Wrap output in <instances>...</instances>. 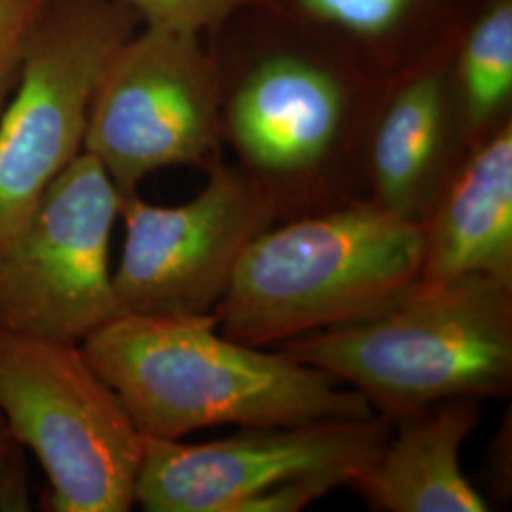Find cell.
<instances>
[{"instance_id": "cell-1", "label": "cell", "mask_w": 512, "mask_h": 512, "mask_svg": "<svg viewBox=\"0 0 512 512\" xmlns=\"http://www.w3.org/2000/svg\"><path fill=\"white\" fill-rule=\"evenodd\" d=\"M205 40L222 147L279 219L361 198V137L378 80L275 8H245Z\"/></svg>"}, {"instance_id": "cell-2", "label": "cell", "mask_w": 512, "mask_h": 512, "mask_svg": "<svg viewBox=\"0 0 512 512\" xmlns=\"http://www.w3.org/2000/svg\"><path fill=\"white\" fill-rule=\"evenodd\" d=\"M217 329L215 313H120L80 348L152 439L181 440L219 425L281 427L378 414L329 372Z\"/></svg>"}, {"instance_id": "cell-3", "label": "cell", "mask_w": 512, "mask_h": 512, "mask_svg": "<svg viewBox=\"0 0 512 512\" xmlns=\"http://www.w3.org/2000/svg\"><path fill=\"white\" fill-rule=\"evenodd\" d=\"M421 266V224L351 198L260 232L213 313L232 340L281 346L385 310Z\"/></svg>"}, {"instance_id": "cell-4", "label": "cell", "mask_w": 512, "mask_h": 512, "mask_svg": "<svg viewBox=\"0 0 512 512\" xmlns=\"http://www.w3.org/2000/svg\"><path fill=\"white\" fill-rule=\"evenodd\" d=\"M279 349L357 389L395 421L454 399L512 391V283L463 275L410 293L361 321Z\"/></svg>"}, {"instance_id": "cell-5", "label": "cell", "mask_w": 512, "mask_h": 512, "mask_svg": "<svg viewBox=\"0 0 512 512\" xmlns=\"http://www.w3.org/2000/svg\"><path fill=\"white\" fill-rule=\"evenodd\" d=\"M0 418L33 452L55 512H128L145 435L80 344L0 330Z\"/></svg>"}, {"instance_id": "cell-6", "label": "cell", "mask_w": 512, "mask_h": 512, "mask_svg": "<svg viewBox=\"0 0 512 512\" xmlns=\"http://www.w3.org/2000/svg\"><path fill=\"white\" fill-rule=\"evenodd\" d=\"M143 21L124 0H48L0 114V243L84 150L93 93Z\"/></svg>"}, {"instance_id": "cell-7", "label": "cell", "mask_w": 512, "mask_h": 512, "mask_svg": "<svg viewBox=\"0 0 512 512\" xmlns=\"http://www.w3.org/2000/svg\"><path fill=\"white\" fill-rule=\"evenodd\" d=\"M219 84L205 35L141 25L112 54L93 93L84 152L122 198L167 167L222 160Z\"/></svg>"}, {"instance_id": "cell-8", "label": "cell", "mask_w": 512, "mask_h": 512, "mask_svg": "<svg viewBox=\"0 0 512 512\" xmlns=\"http://www.w3.org/2000/svg\"><path fill=\"white\" fill-rule=\"evenodd\" d=\"M120 207L109 173L82 150L0 243V330L82 344L120 315L110 272Z\"/></svg>"}, {"instance_id": "cell-9", "label": "cell", "mask_w": 512, "mask_h": 512, "mask_svg": "<svg viewBox=\"0 0 512 512\" xmlns=\"http://www.w3.org/2000/svg\"><path fill=\"white\" fill-rule=\"evenodd\" d=\"M202 192L183 205L122 198L124 251L112 274L120 313L190 317L219 306L249 243L279 220L238 167L219 160Z\"/></svg>"}, {"instance_id": "cell-10", "label": "cell", "mask_w": 512, "mask_h": 512, "mask_svg": "<svg viewBox=\"0 0 512 512\" xmlns=\"http://www.w3.org/2000/svg\"><path fill=\"white\" fill-rule=\"evenodd\" d=\"M393 421H315L247 427L202 444L145 437L135 505L148 512H239L251 497L294 478L363 475L391 437Z\"/></svg>"}, {"instance_id": "cell-11", "label": "cell", "mask_w": 512, "mask_h": 512, "mask_svg": "<svg viewBox=\"0 0 512 512\" xmlns=\"http://www.w3.org/2000/svg\"><path fill=\"white\" fill-rule=\"evenodd\" d=\"M452 42L376 82L361 137V198L418 224L469 150L452 86Z\"/></svg>"}, {"instance_id": "cell-12", "label": "cell", "mask_w": 512, "mask_h": 512, "mask_svg": "<svg viewBox=\"0 0 512 512\" xmlns=\"http://www.w3.org/2000/svg\"><path fill=\"white\" fill-rule=\"evenodd\" d=\"M421 228L418 285L473 274L512 283V122L467 150Z\"/></svg>"}, {"instance_id": "cell-13", "label": "cell", "mask_w": 512, "mask_h": 512, "mask_svg": "<svg viewBox=\"0 0 512 512\" xmlns=\"http://www.w3.org/2000/svg\"><path fill=\"white\" fill-rule=\"evenodd\" d=\"M482 420L480 401L454 399L393 421L397 435L348 488L374 511L488 512L461 469V448Z\"/></svg>"}, {"instance_id": "cell-14", "label": "cell", "mask_w": 512, "mask_h": 512, "mask_svg": "<svg viewBox=\"0 0 512 512\" xmlns=\"http://www.w3.org/2000/svg\"><path fill=\"white\" fill-rule=\"evenodd\" d=\"M480 0H277L298 29L372 80L456 37Z\"/></svg>"}, {"instance_id": "cell-15", "label": "cell", "mask_w": 512, "mask_h": 512, "mask_svg": "<svg viewBox=\"0 0 512 512\" xmlns=\"http://www.w3.org/2000/svg\"><path fill=\"white\" fill-rule=\"evenodd\" d=\"M452 86L467 147L512 122V0H480L450 54Z\"/></svg>"}, {"instance_id": "cell-16", "label": "cell", "mask_w": 512, "mask_h": 512, "mask_svg": "<svg viewBox=\"0 0 512 512\" xmlns=\"http://www.w3.org/2000/svg\"><path fill=\"white\" fill-rule=\"evenodd\" d=\"M143 21L209 35L245 8H275L277 0H124Z\"/></svg>"}, {"instance_id": "cell-17", "label": "cell", "mask_w": 512, "mask_h": 512, "mask_svg": "<svg viewBox=\"0 0 512 512\" xmlns=\"http://www.w3.org/2000/svg\"><path fill=\"white\" fill-rule=\"evenodd\" d=\"M48 0H0V114L18 86L29 38Z\"/></svg>"}, {"instance_id": "cell-18", "label": "cell", "mask_w": 512, "mask_h": 512, "mask_svg": "<svg viewBox=\"0 0 512 512\" xmlns=\"http://www.w3.org/2000/svg\"><path fill=\"white\" fill-rule=\"evenodd\" d=\"M346 486L340 476L313 475L283 482L264 494L255 495L241 505L239 512H298L313 501Z\"/></svg>"}, {"instance_id": "cell-19", "label": "cell", "mask_w": 512, "mask_h": 512, "mask_svg": "<svg viewBox=\"0 0 512 512\" xmlns=\"http://www.w3.org/2000/svg\"><path fill=\"white\" fill-rule=\"evenodd\" d=\"M31 492L23 446L0 418V512L31 511Z\"/></svg>"}]
</instances>
